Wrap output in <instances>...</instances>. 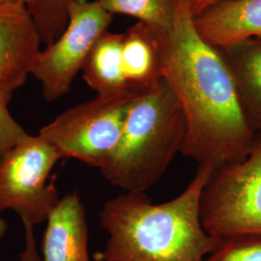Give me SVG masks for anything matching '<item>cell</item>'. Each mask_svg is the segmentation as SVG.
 <instances>
[{"mask_svg":"<svg viewBox=\"0 0 261 261\" xmlns=\"http://www.w3.org/2000/svg\"><path fill=\"white\" fill-rule=\"evenodd\" d=\"M163 79L184 112L181 154L213 169L249 156L256 134L246 120L224 57L199 35L187 0H176L172 29L161 33Z\"/></svg>","mask_w":261,"mask_h":261,"instance_id":"1","label":"cell"},{"mask_svg":"<svg viewBox=\"0 0 261 261\" xmlns=\"http://www.w3.org/2000/svg\"><path fill=\"white\" fill-rule=\"evenodd\" d=\"M213 168L198 166L185 190L155 204L144 193L126 192L108 200L100 224L109 235L96 261H203L219 238L201 222V196Z\"/></svg>","mask_w":261,"mask_h":261,"instance_id":"2","label":"cell"},{"mask_svg":"<svg viewBox=\"0 0 261 261\" xmlns=\"http://www.w3.org/2000/svg\"><path fill=\"white\" fill-rule=\"evenodd\" d=\"M186 134L184 112L163 79L132 100L120 140L100 171L126 192L144 193L181 153Z\"/></svg>","mask_w":261,"mask_h":261,"instance_id":"3","label":"cell"},{"mask_svg":"<svg viewBox=\"0 0 261 261\" xmlns=\"http://www.w3.org/2000/svg\"><path fill=\"white\" fill-rule=\"evenodd\" d=\"M200 217L216 238L261 233V133L249 156L215 169L204 187Z\"/></svg>","mask_w":261,"mask_h":261,"instance_id":"4","label":"cell"},{"mask_svg":"<svg viewBox=\"0 0 261 261\" xmlns=\"http://www.w3.org/2000/svg\"><path fill=\"white\" fill-rule=\"evenodd\" d=\"M134 96L97 95L58 115L39 135L51 142L63 159L103 168L117 146Z\"/></svg>","mask_w":261,"mask_h":261,"instance_id":"5","label":"cell"},{"mask_svg":"<svg viewBox=\"0 0 261 261\" xmlns=\"http://www.w3.org/2000/svg\"><path fill=\"white\" fill-rule=\"evenodd\" d=\"M63 159L40 135L30 136L0 159V213L13 210L33 227L47 221L60 198L50 171Z\"/></svg>","mask_w":261,"mask_h":261,"instance_id":"6","label":"cell"},{"mask_svg":"<svg viewBox=\"0 0 261 261\" xmlns=\"http://www.w3.org/2000/svg\"><path fill=\"white\" fill-rule=\"evenodd\" d=\"M67 14L64 32L41 50L31 74L42 84L43 95L48 102L70 91L94 45L113 19V15L103 9L98 0H72Z\"/></svg>","mask_w":261,"mask_h":261,"instance_id":"7","label":"cell"},{"mask_svg":"<svg viewBox=\"0 0 261 261\" xmlns=\"http://www.w3.org/2000/svg\"><path fill=\"white\" fill-rule=\"evenodd\" d=\"M40 44L37 27L27 5H0V89L10 97L32 74Z\"/></svg>","mask_w":261,"mask_h":261,"instance_id":"8","label":"cell"},{"mask_svg":"<svg viewBox=\"0 0 261 261\" xmlns=\"http://www.w3.org/2000/svg\"><path fill=\"white\" fill-rule=\"evenodd\" d=\"M47 222L42 261H90L86 211L76 192L60 198Z\"/></svg>","mask_w":261,"mask_h":261,"instance_id":"9","label":"cell"},{"mask_svg":"<svg viewBox=\"0 0 261 261\" xmlns=\"http://www.w3.org/2000/svg\"><path fill=\"white\" fill-rule=\"evenodd\" d=\"M194 21L201 38L218 49L261 38V0H224Z\"/></svg>","mask_w":261,"mask_h":261,"instance_id":"10","label":"cell"},{"mask_svg":"<svg viewBox=\"0 0 261 261\" xmlns=\"http://www.w3.org/2000/svg\"><path fill=\"white\" fill-rule=\"evenodd\" d=\"M161 33L140 21L123 33V71L129 91L135 97L163 80Z\"/></svg>","mask_w":261,"mask_h":261,"instance_id":"11","label":"cell"},{"mask_svg":"<svg viewBox=\"0 0 261 261\" xmlns=\"http://www.w3.org/2000/svg\"><path fill=\"white\" fill-rule=\"evenodd\" d=\"M218 49V48H217ZM233 75L246 120L261 133V38L245 40L219 49Z\"/></svg>","mask_w":261,"mask_h":261,"instance_id":"12","label":"cell"},{"mask_svg":"<svg viewBox=\"0 0 261 261\" xmlns=\"http://www.w3.org/2000/svg\"><path fill=\"white\" fill-rule=\"evenodd\" d=\"M122 45L123 33L106 31L87 57L83 76L97 95L133 96L123 71Z\"/></svg>","mask_w":261,"mask_h":261,"instance_id":"13","label":"cell"},{"mask_svg":"<svg viewBox=\"0 0 261 261\" xmlns=\"http://www.w3.org/2000/svg\"><path fill=\"white\" fill-rule=\"evenodd\" d=\"M112 15L120 14L139 19L162 33H168L176 17V0H98Z\"/></svg>","mask_w":261,"mask_h":261,"instance_id":"14","label":"cell"},{"mask_svg":"<svg viewBox=\"0 0 261 261\" xmlns=\"http://www.w3.org/2000/svg\"><path fill=\"white\" fill-rule=\"evenodd\" d=\"M203 261H261V233H246L220 238Z\"/></svg>","mask_w":261,"mask_h":261,"instance_id":"15","label":"cell"},{"mask_svg":"<svg viewBox=\"0 0 261 261\" xmlns=\"http://www.w3.org/2000/svg\"><path fill=\"white\" fill-rule=\"evenodd\" d=\"M10 100L9 95L0 89V159L28 136L10 113Z\"/></svg>","mask_w":261,"mask_h":261,"instance_id":"16","label":"cell"},{"mask_svg":"<svg viewBox=\"0 0 261 261\" xmlns=\"http://www.w3.org/2000/svg\"><path fill=\"white\" fill-rule=\"evenodd\" d=\"M23 226L25 245L19 256V261H42L38 255L37 245L34 236L33 226L28 224H23Z\"/></svg>","mask_w":261,"mask_h":261,"instance_id":"17","label":"cell"},{"mask_svg":"<svg viewBox=\"0 0 261 261\" xmlns=\"http://www.w3.org/2000/svg\"><path fill=\"white\" fill-rule=\"evenodd\" d=\"M224 0H187L194 17Z\"/></svg>","mask_w":261,"mask_h":261,"instance_id":"18","label":"cell"},{"mask_svg":"<svg viewBox=\"0 0 261 261\" xmlns=\"http://www.w3.org/2000/svg\"><path fill=\"white\" fill-rule=\"evenodd\" d=\"M8 230V224L7 223L1 218L0 216V241L2 240V238L5 236V234Z\"/></svg>","mask_w":261,"mask_h":261,"instance_id":"19","label":"cell"},{"mask_svg":"<svg viewBox=\"0 0 261 261\" xmlns=\"http://www.w3.org/2000/svg\"><path fill=\"white\" fill-rule=\"evenodd\" d=\"M28 0H0V5L6 4H23L27 5Z\"/></svg>","mask_w":261,"mask_h":261,"instance_id":"20","label":"cell"}]
</instances>
